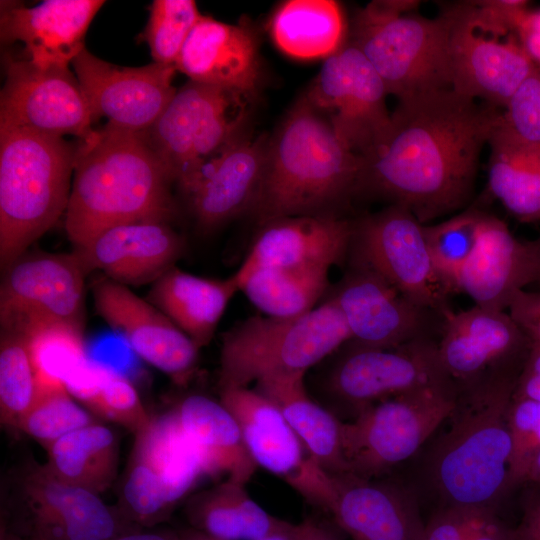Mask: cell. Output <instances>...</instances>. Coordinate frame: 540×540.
Here are the masks:
<instances>
[{"mask_svg":"<svg viewBox=\"0 0 540 540\" xmlns=\"http://www.w3.org/2000/svg\"><path fill=\"white\" fill-rule=\"evenodd\" d=\"M501 118L452 88L399 100L385 135L359 157L356 191L389 199L421 224L460 209Z\"/></svg>","mask_w":540,"mask_h":540,"instance_id":"1","label":"cell"},{"mask_svg":"<svg viewBox=\"0 0 540 540\" xmlns=\"http://www.w3.org/2000/svg\"><path fill=\"white\" fill-rule=\"evenodd\" d=\"M173 182L144 132L95 128L77 140L65 212L69 240L77 248L118 225L168 223L176 214Z\"/></svg>","mask_w":540,"mask_h":540,"instance_id":"2","label":"cell"},{"mask_svg":"<svg viewBox=\"0 0 540 540\" xmlns=\"http://www.w3.org/2000/svg\"><path fill=\"white\" fill-rule=\"evenodd\" d=\"M359 169V156L302 95L268 140L249 212L259 225L289 216L335 215L332 210L356 192Z\"/></svg>","mask_w":540,"mask_h":540,"instance_id":"3","label":"cell"},{"mask_svg":"<svg viewBox=\"0 0 540 540\" xmlns=\"http://www.w3.org/2000/svg\"><path fill=\"white\" fill-rule=\"evenodd\" d=\"M520 373L458 391L448 429L429 462L431 480L446 506L495 510L513 487L508 413Z\"/></svg>","mask_w":540,"mask_h":540,"instance_id":"4","label":"cell"},{"mask_svg":"<svg viewBox=\"0 0 540 540\" xmlns=\"http://www.w3.org/2000/svg\"><path fill=\"white\" fill-rule=\"evenodd\" d=\"M77 142L0 123V263L5 270L66 212Z\"/></svg>","mask_w":540,"mask_h":540,"instance_id":"5","label":"cell"},{"mask_svg":"<svg viewBox=\"0 0 540 540\" xmlns=\"http://www.w3.org/2000/svg\"><path fill=\"white\" fill-rule=\"evenodd\" d=\"M415 2L374 1L356 16L351 44L398 100L452 88L451 9L436 18L411 11Z\"/></svg>","mask_w":540,"mask_h":540,"instance_id":"6","label":"cell"},{"mask_svg":"<svg viewBox=\"0 0 540 540\" xmlns=\"http://www.w3.org/2000/svg\"><path fill=\"white\" fill-rule=\"evenodd\" d=\"M350 339L346 321L330 297L295 317L251 316L222 335L220 388L306 373Z\"/></svg>","mask_w":540,"mask_h":540,"instance_id":"7","label":"cell"},{"mask_svg":"<svg viewBox=\"0 0 540 540\" xmlns=\"http://www.w3.org/2000/svg\"><path fill=\"white\" fill-rule=\"evenodd\" d=\"M248 99L189 80L144 132L183 192L210 160L244 134Z\"/></svg>","mask_w":540,"mask_h":540,"instance_id":"8","label":"cell"},{"mask_svg":"<svg viewBox=\"0 0 540 540\" xmlns=\"http://www.w3.org/2000/svg\"><path fill=\"white\" fill-rule=\"evenodd\" d=\"M458 398L456 386H434L390 397L341 423L348 472L373 479L410 458L446 421Z\"/></svg>","mask_w":540,"mask_h":540,"instance_id":"9","label":"cell"},{"mask_svg":"<svg viewBox=\"0 0 540 540\" xmlns=\"http://www.w3.org/2000/svg\"><path fill=\"white\" fill-rule=\"evenodd\" d=\"M286 482L330 513L352 540H423L416 503L392 484L329 472L309 456Z\"/></svg>","mask_w":540,"mask_h":540,"instance_id":"10","label":"cell"},{"mask_svg":"<svg viewBox=\"0 0 540 540\" xmlns=\"http://www.w3.org/2000/svg\"><path fill=\"white\" fill-rule=\"evenodd\" d=\"M322 387L336 406L354 417L366 407L418 389L455 384L446 373L435 338H420L394 347H367L346 342Z\"/></svg>","mask_w":540,"mask_h":540,"instance_id":"11","label":"cell"},{"mask_svg":"<svg viewBox=\"0 0 540 540\" xmlns=\"http://www.w3.org/2000/svg\"><path fill=\"white\" fill-rule=\"evenodd\" d=\"M350 262L363 265L415 304L443 317L452 295L434 267L421 224L406 208L391 205L354 223Z\"/></svg>","mask_w":540,"mask_h":540,"instance_id":"12","label":"cell"},{"mask_svg":"<svg viewBox=\"0 0 540 540\" xmlns=\"http://www.w3.org/2000/svg\"><path fill=\"white\" fill-rule=\"evenodd\" d=\"M387 95L379 74L351 43L325 59L304 94L359 157L371 150L390 126Z\"/></svg>","mask_w":540,"mask_h":540,"instance_id":"13","label":"cell"},{"mask_svg":"<svg viewBox=\"0 0 540 540\" xmlns=\"http://www.w3.org/2000/svg\"><path fill=\"white\" fill-rule=\"evenodd\" d=\"M86 273L75 252L22 255L5 269L2 279V329L24 334L49 323L83 329Z\"/></svg>","mask_w":540,"mask_h":540,"instance_id":"14","label":"cell"},{"mask_svg":"<svg viewBox=\"0 0 540 540\" xmlns=\"http://www.w3.org/2000/svg\"><path fill=\"white\" fill-rule=\"evenodd\" d=\"M0 123L77 140L88 137L95 120L79 81L68 68L41 69L25 58H5Z\"/></svg>","mask_w":540,"mask_h":540,"instance_id":"15","label":"cell"},{"mask_svg":"<svg viewBox=\"0 0 540 540\" xmlns=\"http://www.w3.org/2000/svg\"><path fill=\"white\" fill-rule=\"evenodd\" d=\"M339 307L351 339L367 347H394L441 334L443 316L421 307L373 270L350 262L329 296Z\"/></svg>","mask_w":540,"mask_h":540,"instance_id":"16","label":"cell"},{"mask_svg":"<svg viewBox=\"0 0 540 540\" xmlns=\"http://www.w3.org/2000/svg\"><path fill=\"white\" fill-rule=\"evenodd\" d=\"M531 346L508 312L476 305L450 312L438 340L442 365L458 391L521 372Z\"/></svg>","mask_w":540,"mask_h":540,"instance_id":"17","label":"cell"},{"mask_svg":"<svg viewBox=\"0 0 540 540\" xmlns=\"http://www.w3.org/2000/svg\"><path fill=\"white\" fill-rule=\"evenodd\" d=\"M95 122L135 132L147 131L177 89L174 66L152 62L140 67L111 64L84 48L72 62Z\"/></svg>","mask_w":540,"mask_h":540,"instance_id":"18","label":"cell"},{"mask_svg":"<svg viewBox=\"0 0 540 540\" xmlns=\"http://www.w3.org/2000/svg\"><path fill=\"white\" fill-rule=\"evenodd\" d=\"M452 89L492 107L508 104L510 98L536 65L519 38L499 40L475 18L473 5L451 9Z\"/></svg>","mask_w":540,"mask_h":540,"instance_id":"19","label":"cell"},{"mask_svg":"<svg viewBox=\"0 0 540 540\" xmlns=\"http://www.w3.org/2000/svg\"><path fill=\"white\" fill-rule=\"evenodd\" d=\"M27 540H113L141 529L98 495L67 485L36 465L22 482Z\"/></svg>","mask_w":540,"mask_h":540,"instance_id":"20","label":"cell"},{"mask_svg":"<svg viewBox=\"0 0 540 540\" xmlns=\"http://www.w3.org/2000/svg\"><path fill=\"white\" fill-rule=\"evenodd\" d=\"M92 293L99 315L137 356L179 384L189 380L200 349L163 312L106 276L93 282Z\"/></svg>","mask_w":540,"mask_h":540,"instance_id":"21","label":"cell"},{"mask_svg":"<svg viewBox=\"0 0 540 540\" xmlns=\"http://www.w3.org/2000/svg\"><path fill=\"white\" fill-rule=\"evenodd\" d=\"M102 0H46L33 7L1 2L2 44L20 42L25 59L41 69L68 68L84 49Z\"/></svg>","mask_w":540,"mask_h":540,"instance_id":"22","label":"cell"},{"mask_svg":"<svg viewBox=\"0 0 540 540\" xmlns=\"http://www.w3.org/2000/svg\"><path fill=\"white\" fill-rule=\"evenodd\" d=\"M540 281V257L535 241L516 239L499 218L485 213L476 246L458 277V292L476 306L505 311L513 297Z\"/></svg>","mask_w":540,"mask_h":540,"instance_id":"23","label":"cell"},{"mask_svg":"<svg viewBox=\"0 0 540 540\" xmlns=\"http://www.w3.org/2000/svg\"><path fill=\"white\" fill-rule=\"evenodd\" d=\"M354 223L335 215L282 217L260 225L253 244L233 274L239 290L266 267L321 265L331 268L349 255Z\"/></svg>","mask_w":540,"mask_h":540,"instance_id":"24","label":"cell"},{"mask_svg":"<svg viewBox=\"0 0 540 540\" xmlns=\"http://www.w3.org/2000/svg\"><path fill=\"white\" fill-rule=\"evenodd\" d=\"M185 244L168 223L138 222L107 229L74 251L84 269L128 285L154 283L175 266Z\"/></svg>","mask_w":540,"mask_h":540,"instance_id":"25","label":"cell"},{"mask_svg":"<svg viewBox=\"0 0 540 540\" xmlns=\"http://www.w3.org/2000/svg\"><path fill=\"white\" fill-rule=\"evenodd\" d=\"M267 143L262 137L242 134L210 160L184 192L203 232L250 211L261 183Z\"/></svg>","mask_w":540,"mask_h":540,"instance_id":"26","label":"cell"},{"mask_svg":"<svg viewBox=\"0 0 540 540\" xmlns=\"http://www.w3.org/2000/svg\"><path fill=\"white\" fill-rule=\"evenodd\" d=\"M189 80L255 94L261 78L258 44L244 26L202 16L189 34L175 64Z\"/></svg>","mask_w":540,"mask_h":540,"instance_id":"27","label":"cell"},{"mask_svg":"<svg viewBox=\"0 0 540 540\" xmlns=\"http://www.w3.org/2000/svg\"><path fill=\"white\" fill-rule=\"evenodd\" d=\"M220 402L235 418L245 447L258 467L287 480L302 466L303 444L279 408L248 387L221 389Z\"/></svg>","mask_w":540,"mask_h":540,"instance_id":"28","label":"cell"},{"mask_svg":"<svg viewBox=\"0 0 540 540\" xmlns=\"http://www.w3.org/2000/svg\"><path fill=\"white\" fill-rule=\"evenodd\" d=\"M173 411L198 453L205 475H226L227 480L246 485L258 466L228 409L221 402L194 394L183 399Z\"/></svg>","mask_w":540,"mask_h":540,"instance_id":"29","label":"cell"},{"mask_svg":"<svg viewBox=\"0 0 540 540\" xmlns=\"http://www.w3.org/2000/svg\"><path fill=\"white\" fill-rule=\"evenodd\" d=\"M238 291L233 275L211 279L174 266L152 283L147 300L201 349L212 340L227 305Z\"/></svg>","mask_w":540,"mask_h":540,"instance_id":"30","label":"cell"},{"mask_svg":"<svg viewBox=\"0 0 540 540\" xmlns=\"http://www.w3.org/2000/svg\"><path fill=\"white\" fill-rule=\"evenodd\" d=\"M305 374L266 377L256 382L255 390L279 408L310 458L329 472L349 473L341 444L342 421L309 397Z\"/></svg>","mask_w":540,"mask_h":540,"instance_id":"31","label":"cell"},{"mask_svg":"<svg viewBox=\"0 0 540 540\" xmlns=\"http://www.w3.org/2000/svg\"><path fill=\"white\" fill-rule=\"evenodd\" d=\"M488 187L519 221L540 219V144L526 141L502 123L492 133Z\"/></svg>","mask_w":540,"mask_h":540,"instance_id":"32","label":"cell"},{"mask_svg":"<svg viewBox=\"0 0 540 540\" xmlns=\"http://www.w3.org/2000/svg\"><path fill=\"white\" fill-rule=\"evenodd\" d=\"M46 449L48 461L44 468L67 485L99 495L116 476L117 438L97 422L66 434Z\"/></svg>","mask_w":540,"mask_h":540,"instance_id":"33","label":"cell"},{"mask_svg":"<svg viewBox=\"0 0 540 540\" xmlns=\"http://www.w3.org/2000/svg\"><path fill=\"white\" fill-rule=\"evenodd\" d=\"M185 513L195 530L219 540H259L282 521L229 480L190 498Z\"/></svg>","mask_w":540,"mask_h":540,"instance_id":"34","label":"cell"},{"mask_svg":"<svg viewBox=\"0 0 540 540\" xmlns=\"http://www.w3.org/2000/svg\"><path fill=\"white\" fill-rule=\"evenodd\" d=\"M270 31L277 47L298 59L329 57L342 47L345 20L333 0H289L272 16Z\"/></svg>","mask_w":540,"mask_h":540,"instance_id":"35","label":"cell"},{"mask_svg":"<svg viewBox=\"0 0 540 540\" xmlns=\"http://www.w3.org/2000/svg\"><path fill=\"white\" fill-rule=\"evenodd\" d=\"M132 457L153 471L172 505L205 475L200 457L173 410L152 417L149 425L136 435Z\"/></svg>","mask_w":540,"mask_h":540,"instance_id":"36","label":"cell"},{"mask_svg":"<svg viewBox=\"0 0 540 540\" xmlns=\"http://www.w3.org/2000/svg\"><path fill=\"white\" fill-rule=\"evenodd\" d=\"M329 270L321 265L260 268L240 291L266 316L295 317L316 307L329 286Z\"/></svg>","mask_w":540,"mask_h":540,"instance_id":"37","label":"cell"},{"mask_svg":"<svg viewBox=\"0 0 540 540\" xmlns=\"http://www.w3.org/2000/svg\"><path fill=\"white\" fill-rule=\"evenodd\" d=\"M38 392L65 387L68 376L87 358L83 329L63 323L35 326L24 334Z\"/></svg>","mask_w":540,"mask_h":540,"instance_id":"38","label":"cell"},{"mask_svg":"<svg viewBox=\"0 0 540 540\" xmlns=\"http://www.w3.org/2000/svg\"><path fill=\"white\" fill-rule=\"evenodd\" d=\"M484 215L469 209L444 222L423 226L434 267L451 294L459 293L458 277L476 246Z\"/></svg>","mask_w":540,"mask_h":540,"instance_id":"39","label":"cell"},{"mask_svg":"<svg viewBox=\"0 0 540 540\" xmlns=\"http://www.w3.org/2000/svg\"><path fill=\"white\" fill-rule=\"evenodd\" d=\"M38 395V385L22 334L2 331L0 342L1 422L18 429L21 416Z\"/></svg>","mask_w":540,"mask_h":540,"instance_id":"40","label":"cell"},{"mask_svg":"<svg viewBox=\"0 0 540 540\" xmlns=\"http://www.w3.org/2000/svg\"><path fill=\"white\" fill-rule=\"evenodd\" d=\"M202 16L193 0H154L141 35L153 62L175 67L189 34Z\"/></svg>","mask_w":540,"mask_h":540,"instance_id":"41","label":"cell"},{"mask_svg":"<svg viewBox=\"0 0 540 540\" xmlns=\"http://www.w3.org/2000/svg\"><path fill=\"white\" fill-rule=\"evenodd\" d=\"M96 423L79 407L65 387L38 392L21 416L18 429L40 441L45 447L82 427Z\"/></svg>","mask_w":540,"mask_h":540,"instance_id":"42","label":"cell"},{"mask_svg":"<svg viewBox=\"0 0 540 540\" xmlns=\"http://www.w3.org/2000/svg\"><path fill=\"white\" fill-rule=\"evenodd\" d=\"M423 540H512L495 510L445 506L425 524Z\"/></svg>","mask_w":540,"mask_h":540,"instance_id":"43","label":"cell"},{"mask_svg":"<svg viewBox=\"0 0 540 540\" xmlns=\"http://www.w3.org/2000/svg\"><path fill=\"white\" fill-rule=\"evenodd\" d=\"M85 405L101 417L123 425L135 435L144 430L152 419L130 379L107 367L95 393Z\"/></svg>","mask_w":540,"mask_h":540,"instance_id":"44","label":"cell"},{"mask_svg":"<svg viewBox=\"0 0 540 540\" xmlns=\"http://www.w3.org/2000/svg\"><path fill=\"white\" fill-rule=\"evenodd\" d=\"M508 423L512 442V486L524 482L527 470L540 451V402L512 397Z\"/></svg>","mask_w":540,"mask_h":540,"instance_id":"45","label":"cell"},{"mask_svg":"<svg viewBox=\"0 0 540 540\" xmlns=\"http://www.w3.org/2000/svg\"><path fill=\"white\" fill-rule=\"evenodd\" d=\"M502 123L522 139L540 144V68L535 67L510 98Z\"/></svg>","mask_w":540,"mask_h":540,"instance_id":"46","label":"cell"},{"mask_svg":"<svg viewBox=\"0 0 540 540\" xmlns=\"http://www.w3.org/2000/svg\"><path fill=\"white\" fill-rule=\"evenodd\" d=\"M507 309L531 345L540 347V291H517Z\"/></svg>","mask_w":540,"mask_h":540,"instance_id":"47","label":"cell"},{"mask_svg":"<svg viewBox=\"0 0 540 540\" xmlns=\"http://www.w3.org/2000/svg\"><path fill=\"white\" fill-rule=\"evenodd\" d=\"M110 343L107 341L98 343L88 357L129 379L128 375L135 369L134 351L127 342L125 344Z\"/></svg>","mask_w":540,"mask_h":540,"instance_id":"48","label":"cell"},{"mask_svg":"<svg viewBox=\"0 0 540 540\" xmlns=\"http://www.w3.org/2000/svg\"><path fill=\"white\" fill-rule=\"evenodd\" d=\"M513 396L540 402V347L531 346Z\"/></svg>","mask_w":540,"mask_h":540,"instance_id":"49","label":"cell"},{"mask_svg":"<svg viewBox=\"0 0 540 540\" xmlns=\"http://www.w3.org/2000/svg\"><path fill=\"white\" fill-rule=\"evenodd\" d=\"M538 486V485H537ZM523 503V514L512 528V540H540V486Z\"/></svg>","mask_w":540,"mask_h":540,"instance_id":"50","label":"cell"},{"mask_svg":"<svg viewBox=\"0 0 540 540\" xmlns=\"http://www.w3.org/2000/svg\"><path fill=\"white\" fill-rule=\"evenodd\" d=\"M516 33L534 64L540 68V11H527L521 19Z\"/></svg>","mask_w":540,"mask_h":540,"instance_id":"51","label":"cell"},{"mask_svg":"<svg viewBox=\"0 0 540 540\" xmlns=\"http://www.w3.org/2000/svg\"><path fill=\"white\" fill-rule=\"evenodd\" d=\"M296 534L297 540H339L329 529L312 519L296 524Z\"/></svg>","mask_w":540,"mask_h":540,"instance_id":"52","label":"cell"},{"mask_svg":"<svg viewBox=\"0 0 540 540\" xmlns=\"http://www.w3.org/2000/svg\"><path fill=\"white\" fill-rule=\"evenodd\" d=\"M113 540H182L181 534L170 531L143 532L142 529L122 534Z\"/></svg>","mask_w":540,"mask_h":540,"instance_id":"53","label":"cell"},{"mask_svg":"<svg viewBox=\"0 0 540 540\" xmlns=\"http://www.w3.org/2000/svg\"><path fill=\"white\" fill-rule=\"evenodd\" d=\"M259 540H297L296 524L282 520L275 530Z\"/></svg>","mask_w":540,"mask_h":540,"instance_id":"54","label":"cell"},{"mask_svg":"<svg viewBox=\"0 0 540 540\" xmlns=\"http://www.w3.org/2000/svg\"><path fill=\"white\" fill-rule=\"evenodd\" d=\"M524 482H532L540 486V451L533 458L527 470Z\"/></svg>","mask_w":540,"mask_h":540,"instance_id":"55","label":"cell"},{"mask_svg":"<svg viewBox=\"0 0 540 540\" xmlns=\"http://www.w3.org/2000/svg\"><path fill=\"white\" fill-rule=\"evenodd\" d=\"M182 540H219L197 530L187 531L181 534Z\"/></svg>","mask_w":540,"mask_h":540,"instance_id":"56","label":"cell"},{"mask_svg":"<svg viewBox=\"0 0 540 540\" xmlns=\"http://www.w3.org/2000/svg\"><path fill=\"white\" fill-rule=\"evenodd\" d=\"M0 540H27V539L8 530L7 528L2 527Z\"/></svg>","mask_w":540,"mask_h":540,"instance_id":"57","label":"cell"},{"mask_svg":"<svg viewBox=\"0 0 540 540\" xmlns=\"http://www.w3.org/2000/svg\"><path fill=\"white\" fill-rule=\"evenodd\" d=\"M535 243H536V246H537V249H538V253H539V257H540V238L535 240Z\"/></svg>","mask_w":540,"mask_h":540,"instance_id":"58","label":"cell"}]
</instances>
